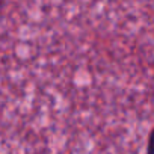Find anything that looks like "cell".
Masks as SVG:
<instances>
[{
	"instance_id": "1",
	"label": "cell",
	"mask_w": 154,
	"mask_h": 154,
	"mask_svg": "<svg viewBox=\"0 0 154 154\" xmlns=\"http://www.w3.org/2000/svg\"><path fill=\"white\" fill-rule=\"evenodd\" d=\"M146 154H151V142L148 143V151H146Z\"/></svg>"
}]
</instances>
